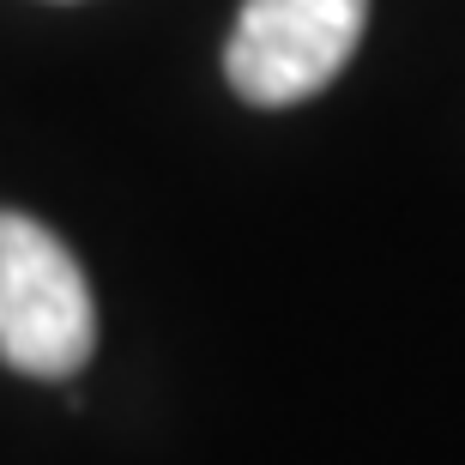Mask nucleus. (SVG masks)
<instances>
[{
    "mask_svg": "<svg viewBox=\"0 0 465 465\" xmlns=\"http://www.w3.org/2000/svg\"><path fill=\"white\" fill-rule=\"evenodd\" d=\"M97 351V302L67 242L0 212V362L36 381L79 375Z\"/></svg>",
    "mask_w": 465,
    "mask_h": 465,
    "instance_id": "1",
    "label": "nucleus"
},
{
    "mask_svg": "<svg viewBox=\"0 0 465 465\" xmlns=\"http://www.w3.org/2000/svg\"><path fill=\"white\" fill-rule=\"evenodd\" d=\"M362 25H369V0H242L224 73L242 104H302L345 73Z\"/></svg>",
    "mask_w": 465,
    "mask_h": 465,
    "instance_id": "2",
    "label": "nucleus"
}]
</instances>
